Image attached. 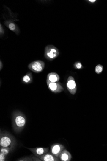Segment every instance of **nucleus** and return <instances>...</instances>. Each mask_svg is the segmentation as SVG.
<instances>
[{"label":"nucleus","instance_id":"f257e3e1","mask_svg":"<svg viewBox=\"0 0 107 161\" xmlns=\"http://www.w3.org/2000/svg\"><path fill=\"white\" fill-rule=\"evenodd\" d=\"M12 126L14 131L18 134L21 132L26 125V118L24 114L19 111H15L12 114Z\"/></svg>","mask_w":107,"mask_h":161},{"label":"nucleus","instance_id":"f03ea898","mask_svg":"<svg viewBox=\"0 0 107 161\" xmlns=\"http://www.w3.org/2000/svg\"><path fill=\"white\" fill-rule=\"evenodd\" d=\"M16 141L15 137L7 132L1 133L0 145L1 147L12 148L13 150L16 145Z\"/></svg>","mask_w":107,"mask_h":161},{"label":"nucleus","instance_id":"7ed1b4c3","mask_svg":"<svg viewBox=\"0 0 107 161\" xmlns=\"http://www.w3.org/2000/svg\"><path fill=\"white\" fill-rule=\"evenodd\" d=\"M59 55V49L53 45H48L45 48L44 56L46 59L52 61Z\"/></svg>","mask_w":107,"mask_h":161},{"label":"nucleus","instance_id":"20e7f679","mask_svg":"<svg viewBox=\"0 0 107 161\" xmlns=\"http://www.w3.org/2000/svg\"><path fill=\"white\" fill-rule=\"evenodd\" d=\"M45 66V64L43 61L37 60L31 63L28 66V68L31 71L36 73L42 72Z\"/></svg>","mask_w":107,"mask_h":161},{"label":"nucleus","instance_id":"39448f33","mask_svg":"<svg viewBox=\"0 0 107 161\" xmlns=\"http://www.w3.org/2000/svg\"><path fill=\"white\" fill-rule=\"evenodd\" d=\"M48 89L54 93H58L62 92L64 88L59 82H51L47 81Z\"/></svg>","mask_w":107,"mask_h":161},{"label":"nucleus","instance_id":"423d86ee","mask_svg":"<svg viewBox=\"0 0 107 161\" xmlns=\"http://www.w3.org/2000/svg\"><path fill=\"white\" fill-rule=\"evenodd\" d=\"M67 86V89L70 93L75 95L77 92V85L75 78L71 76L68 78Z\"/></svg>","mask_w":107,"mask_h":161},{"label":"nucleus","instance_id":"0eeeda50","mask_svg":"<svg viewBox=\"0 0 107 161\" xmlns=\"http://www.w3.org/2000/svg\"><path fill=\"white\" fill-rule=\"evenodd\" d=\"M65 149L64 146L60 143H55L53 144L51 147L50 152L53 155L59 157L62 152Z\"/></svg>","mask_w":107,"mask_h":161},{"label":"nucleus","instance_id":"6e6552de","mask_svg":"<svg viewBox=\"0 0 107 161\" xmlns=\"http://www.w3.org/2000/svg\"><path fill=\"white\" fill-rule=\"evenodd\" d=\"M25 148L30 150L33 154L37 157L46 154L49 151L48 148L36 147L34 148Z\"/></svg>","mask_w":107,"mask_h":161},{"label":"nucleus","instance_id":"1a4fd4ad","mask_svg":"<svg viewBox=\"0 0 107 161\" xmlns=\"http://www.w3.org/2000/svg\"><path fill=\"white\" fill-rule=\"evenodd\" d=\"M4 24L8 28L15 33L19 35L20 33L19 28L16 24L14 22L10 20H7L4 22Z\"/></svg>","mask_w":107,"mask_h":161},{"label":"nucleus","instance_id":"9d476101","mask_svg":"<svg viewBox=\"0 0 107 161\" xmlns=\"http://www.w3.org/2000/svg\"><path fill=\"white\" fill-rule=\"evenodd\" d=\"M42 161H60L59 157L52 154L51 152H47L42 155L38 156Z\"/></svg>","mask_w":107,"mask_h":161},{"label":"nucleus","instance_id":"9b49d317","mask_svg":"<svg viewBox=\"0 0 107 161\" xmlns=\"http://www.w3.org/2000/svg\"><path fill=\"white\" fill-rule=\"evenodd\" d=\"M59 158L61 161H70L72 159V157L68 151L64 149L61 152Z\"/></svg>","mask_w":107,"mask_h":161},{"label":"nucleus","instance_id":"f8f14e48","mask_svg":"<svg viewBox=\"0 0 107 161\" xmlns=\"http://www.w3.org/2000/svg\"><path fill=\"white\" fill-rule=\"evenodd\" d=\"M59 80L60 77L56 73H50L47 75V81L51 82H58Z\"/></svg>","mask_w":107,"mask_h":161},{"label":"nucleus","instance_id":"ddd939ff","mask_svg":"<svg viewBox=\"0 0 107 161\" xmlns=\"http://www.w3.org/2000/svg\"><path fill=\"white\" fill-rule=\"evenodd\" d=\"M32 75L31 72H28L24 75L22 79L23 83L26 84H30L32 81Z\"/></svg>","mask_w":107,"mask_h":161},{"label":"nucleus","instance_id":"4468645a","mask_svg":"<svg viewBox=\"0 0 107 161\" xmlns=\"http://www.w3.org/2000/svg\"><path fill=\"white\" fill-rule=\"evenodd\" d=\"M13 150V149L11 148H5V147H1V150H0V153H1L2 154L7 156Z\"/></svg>","mask_w":107,"mask_h":161},{"label":"nucleus","instance_id":"2eb2a0df","mask_svg":"<svg viewBox=\"0 0 107 161\" xmlns=\"http://www.w3.org/2000/svg\"><path fill=\"white\" fill-rule=\"evenodd\" d=\"M103 67L100 64L97 65L95 68V72L97 74L101 73L103 70Z\"/></svg>","mask_w":107,"mask_h":161},{"label":"nucleus","instance_id":"dca6fc26","mask_svg":"<svg viewBox=\"0 0 107 161\" xmlns=\"http://www.w3.org/2000/svg\"><path fill=\"white\" fill-rule=\"evenodd\" d=\"M18 161H33L31 157H26L22 158L19 159L17 160Z\"/></svg>","mask_w":107,"mask_h":161},{"label":"nucleus","instance_id":"f3484780","mask_svg":"<svg viewBox=\"0 0 107 161\" xmlns=\"http://www.w3.org/2000/svg\"><path fill=\"white\" fill-rule=\"evenodd\" d=\"M74 67L75 68L77 69H80L83 68V65H82L79 62H77L74 64Z\"/></svg>","mask_w":107,"mask_h":161},{"label":"nucleus","instance_id":"a211bd4d","mask_svg":"<svg viewBox=\"0 0 107 161\" xmlns=\"http://www.w3.org/2000/svg\"><path fill=\"white\" fill-rule=\"evenodd\" d=\"M6 157L5 155L1 153H0V161H6Z\"/></svg>","mask_w":107,"mask_h":161},{"label":"nucleus","instance_id":"6ab92c4d","mask_svg":"<svg viewBox=\"0 0 107 161\" xmlns=\"http://www.w3.org/2000/svg\"><path fill=\"white\" fill-rule=\"evenodd\" d=\"M4 34V30L3 28L1 23L0 24V34L1 35H2Z\"/></svg>","mask_w":107,"mask_h":161},{"label":"nucleus","instance_id":"aec40b11","mask_svg":"<svg viewBox=\"0 0 107 161\" xmlns=\"http://www.w3.org/2000/svg\"><path fill=\"white\" fill-rule=\"evenodd\" d=\"M33 161H42L38 157L35 156H32L31 157Z\"/></svg>","mask_w":107,"mask_h":161},{"label":"nucleus","instance_id":"412c9836","mask_svg":"<svg viewBox=\"0 0 107 161\" xmlns=\"http://www.w3.org/2000/svg\"><path fill=\"white\" fill-rule=\"evenodd\" d=\"M3 67V64L1 60L0 61V70L1 71V69H2Z\"/></svg>","mask_w":107,"mask_h":161},{"label":"nucleus","instance_id":"4be33fe9","mask_svg":"<svg viewBox=\"0 0 107 161\" xmlns=\"http://www.w3.org/2000/svg\"><path fill=\"white\" fill-rule=\"evenodd\" d=\"M89 1L91 3H93L95 2L96 1V0H95V1H94V0H90Z\"/></svg>","mask_w":107,"mask_h":161}]
</instances>
